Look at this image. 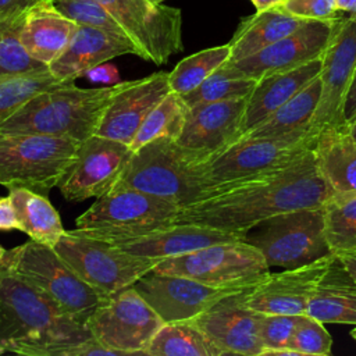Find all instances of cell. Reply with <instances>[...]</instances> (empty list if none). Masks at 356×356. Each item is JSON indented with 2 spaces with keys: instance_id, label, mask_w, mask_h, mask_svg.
Here are the masks:
<instances>
[{
  "instance_id": "36",
  "label": "cell",
  "mask_w": 356,
  "mask_h": 356,
  "mask_svg": "<svg viewBox=\"0 0 356 356\" xmlns=\"http://www.w3.org/2000/svg\"><path fill=\"white\" fill-rule=\"evenodd\" d=\"M24 17L19 19L0 21V78L49 71L46 64L28 54L19 39Z\"/></svg>"
},
{
  "instance_id": "10",
  "label": "cell",
  "mask_w": 356,
  "mask_h": 356,
  "mask_svg": "<svg viewBox=\"0 0 356 356\" xmlns=\"http://www.w3.org/2000/svg\"><path fill=\"white\" fill-rule=\"evenodd\" d=\"M246 235L264 256L270 267L293 268L313 263L331 253L325 232L323 207L300 209L274 216Z\"/></svg>"
},
{
  "instance_id": "45",
  "label": "cell",
  "mask_w": 356,
  "mask_h": 356,
  "mask_svg": "<svg viewBox=\"0 0 356 356\" xmlns=\"http://www.w3.org/2000/svg\"><path fill=\"white\" fill-rule=\"evenodd\" d=\"M356 115V70L353 74V78L350 81L346 97H345V104H343V120L345 122L349 121L352 117Z\"/></svg>"
},
{
  "instance_id": "6",
  "label": "cell",
  "mask_w": 356,
  "mask_h": 356,
  "mask_svg": "<svg viewBox=\"0 0 356 356\" xmlns=\"http://www.w3.org/2000/svg\"><path fill=\"white\" fill-rule=\"evenodd\" d=\"M79 145L64 136L0 132V185L47 195L75 161Z\"/></svg>"
},
{
  "instance_id": "35",
  "label": "cell",
  "mask_w": 356,
  "mask_h": 356,
  "mask_svg": "<svg viewBox=\"0 0 356 356\" xmlns=\"http://www.w3.org/2000/svg\"><path fill=\"white\" fill-rule=\"evenodd\" d=\"M256 85V79L243 76L227 64L221 65L206 78L195 90L182 96L188 107L204 103L248 99Z\"/></svg>"
},
{
  "instance_id": "8",
  "label": "cell",
  "mask_w": 356,
  "mask_h": 356,
  "mask_svg": "<svg viewBox=\"0 0 356 356\" xmlns=\"http://www.w3.org/2000/svg\"><path fill=\"white\" fill-rule=\"evenodd\" d=\"M53 249L85 282L108 296L132 285L163 260L134 254L76 228L65 231Z\"/></svg>"
},
{
  "instance_id": "50",
  "label": "cell",
  "mask_w": 356,
  "mask_h": 356,
  "mask_svg": "<svg viewBox=\"0 0 356 356\" xmlns=\"http://www.w3.org/2000/svg\"><path fill=\"white\" fill-rule=\"evenodd\" d=\"M6 252H7V250L0 245V263H1V260H3V257H4V254H6Z\"/></svg>"
},
{
  "instance_id": "14",
  "label": "cell",
  "mask_w": 356,
  "mask_h": 356,
  "mask_svg": "<svg viewBox=\"0 0 356 356\" xmlns=\"http://www.w3.org/2000/svg\"><path fill=\"white\" fill-rule=\"evenodd\" d=\"M314 140H282L241 135L221 153L203 163L211 185L239 181L280 168L300 157Z\"/></svg>"
},
{
  "instance_id": "4",
  "label": "cell",
  "mask_w": 356,
  "mask_h": 356,
  "mask_svg": "<svg viewBox=\"0 0 356 356\" xmlns=\"http://www.w3.org/2000/svg\"><path fill=\"white\" fill-rule=\"evenodd\" d=\"M113 188H131L179 209L210 195L216 186L203 164L193 160L172 138H159L135 150Z\"/></svg>"
},
{
  "instance_id": "39",
  "label": "cell",
  "mask_w": 356,
  "mask_h": 356,
  "mask_svg": "<svg viewBox=\"0 0 356 356\" xmlns=\"http://www.w3.org/2000/svg\"><path fill=\"white\" fill-rule=\"evenodd\" d=\"M332 338L317 318L303 313L299 316L288 349L293 356H328Z\"/></svg>"
},
{
  "instance_id": "22",
  "label": "cell",
  "mask_w": 356,
  "mask_h": 356,
  "mask_svg": "<svg viewBox=\"0 0 356 356\" xmlns=\"http://www.w3.org/2000/svg\"><path fill=\"white\" fill-rule=\"evenodd\" d=\"M241 239H246V235L196 224H171L140 236L110 243L134 254L167 259L182 256L214 243Z\"/></svg>"
},
{
  "instance_id": "43",
  "label": "cell",
  "mask_w": 356,
  "mask_h": 356,
  "mask_svg": "<svg viewBox=\"0 0 356 356\" xmlns=\"http://www.w3.org/2000/svg\"><path fill=\"white\" fill-rule=\"evenodd\" d=\"M85 78H88L90 82H100V83H118L120 82V72L118 70L108 64V63H102L90 70H88L83 74Z\"/></svg>"
},
{
  "instance_id": "19",
  "label": "cell",
  "mask_w": 356,
  "mask_h": 356,
  "mask_svg": "<svg viewBox=\"0 0 356 356\" xmlns=\"http://www.w3.org/2000/svg\"><path fill=\"white\" fill-rule=\"evenodd\" d=\"M338 18L327 21L309 19L261 51L238 61H227L225 64L238 74L256 81L273 72L300 67L321 57Z\"/></svg>"
},
{
  "instance_id": "16",
  "label": "cell",
  "mask_w": 356,
  "mask_h": 356,
  "mask_svg": "<svg viewBox=\"0 0 356 356\" xmlns=\"http://www.w3.org/2000/svg\"><path fill=\"white\" fill-rule=\"evenodd\" d=\"M132 285L164 323L193 320L224 296L245 291L213 286L185 275L153 270Z\"/></svg>"
},
{
  "instance_id": "46",
  "label": "cell",
  "mask_w": 356,
  "mask_h": 356,
  "mask_svg": "<svg viewBox=\"0 0 356 356\" xmlns=\"http://www.w3.org/2000/svg\"><path fill=\"white\" fill-rule=\"evenodd\" d=\"M339 263L345 267V270L349 273V275L356 281V250L342 252L335 254Z\"/></svg>"
},
{
  "instance_id": "28",
  "label": "cell",
  "mask_w": 356,
  "mask_h": 356,
  "mask_svg": "<svg viewBox=\"0 0 356 356\" xmlns=\"http://www.w3.org/2000/svg\"><path fill=\"white\" fill-rule=\"evenodd\" d=\"M306 314L324 323L356 325V281L338 259L317 284Z\"/></svg>"
},
{
  "instance_id": "51",
  "label": "cell",
  "mask_w": 356,
  "mask_h": 356,
  "mask_svg": "<svg viewBox=\"0 0 356 356\" xmlns=\"http://www.w3.org/2000/svg\"><path fill=\"white\" fill-rule=\"evenodd\" d=\"M350 334H352V338L356 341V327L352 330V332H350Z\"/></svg>"
},
{
  "instance_id": "49",
  "label": "cell",
  "mask_w": 356,
  "mask_h": 356,
  "mask_svg": "<svg viewBox=\"0 0 356 356\" xmlns=\"http://www.w3.org/2000/svg\"><path fill=\"white\" fill-rule=\"evenodd\" d=\"M343 127H345V129L348 131V134H349L352 138L356 139V115L352 117L349 121H346V122L343 124Z\"/></svg>"
},
{
  "instance_id": "9",
  "label": "cell",
  "mask_w": 356,
  "mask_h": 356,
  "mask_svg": "<svg viewBox=\"0 0 356 356\" xmlns=\"http://www.w3.org/2000/svg\"><path fill=\"white\" fill-rule=\"evenodd\" d=\"M153 271L235 289L252 288L271 273L261 252L246 239L214 243L182 256L163 259Z\"/></svg>"
},
{
  "instance_id": "31",
  "label": "cell",
  "mask_w": 356,
  "mask_h": 356,
  "mask_svg": "<svg viewBox=\"0 0 356 356\" xmlns=\"http://www.w3.org/2000/svg\"><path fill=\"white\" fill-rule=\"evenodd\" d=\"M147 356H222L225 355L192 321L164 323L149 346Z\"/></svg>"
},
{
  "instance_id": "26",
  "label": "cell",
  "mask_w": 356,
  "mask_h": 356,
  "mask_svg": "<svg viewBox=\"0 0 356 356\" xmlns=\"http://www.w3.org/2000/svg\"><path fill=\"white\" fill-rule=\"evenodd\" d=\"M316 163L332 195L356 193V139L343 125L317 135L313 145Z\"/></svg>"
},
{
  "instance_id": "52",
  "label": "cell",
  "mask_w": 356,
  "mask_h": 356,
  "mask_svg": "<svg viewBox=\"0 0 356 356\" xmlns=\"http://www.w3.org/2000/svg\"><path fill=\"white\" fill-rule=\"evenodd\" d=\"M150 1H153V3H164L165 0H150Z\"/></svg>"
},
{
  "instance_id": "42",
  "label": "cell",
  "mask_w": 356,
  "mask_h": 356,
  "mask_svg": "<svg viewBox=\"0 0 356 356\" xmlns=\"http://www.w3.org/2000/svg\"><path fill=\"white\" fill-rule=\"evenodd\" d=\"M42 0H0V21L22 18Z\"/></svg>"
},
{
  "instance_id": "27",
  "label": "cell",
  "mask_w": 356,
  "mask_h": 356,
  "mask_svg": "<svg viewBox=\"0 0 356 356\" xmlns=\"http://www.w3.org/2000/svg\"><path fill=\"white\" fill-rule=\"evenodd\" d=\"M320 92L321 81L317 76L243 135L282 140H314L310 136V124L320 100Z\"/></svg>"
},
{
  "instance_id": "7",
  "label": "cell",
  "mask_w": 356,
  "mask_h": 356,
  "mask_svg": "<svg viewBox=\"0 0 356 356\" xmlns=\"http://www.w3.org/2000/svg\"><path fill=\"white\" fill-rule=\"evenodd\" d=\"M179 207L157 196L111 188L76 218V229L107 242L135 238L174 224Z\"/></svg>"
},
{
  "instance_id": "53",
  "label": "cell",
  "mask_w": 356,
  "mask_h": 356,
  "mask_svg": "<svg viewBox=\"0 0 356 356\" xmlns=\"http://www.w3.org/2000/svg\"><path fill=\"white\" fill-rule=\"evenodd\" d=\"M1 353H4V350L0 348V355H1Z\"/></svg>"
},
{
  "instance_id": "21",
  "label": "cell",
  "mask_w": 356,
  "mask_h": 356,
  "mask_svg": "<svg viewBox=\"0 0 356 356\" xmlns=\"http://www.w3.org/2000/svg\"><path fill=\"white\" fill-rule=\"evenodd\" d=\"M170 92L168 72L165 71L128 81L107 107L96 135L129 145L147 114Z\"/></svg>"
},
{
  "instance_id": "30",
  "label": "cell",
  "mask_w": 356,
  "mask_h": 356,
  "mask_svg": "<svg viewBox=\"0 0 356 356\" xmlns=\"http://www.w3.org/2000/svg\"><path fill=\"white\" fill-rule=\"evenodd\" d=\"M8 196L19 222V231L32 241L54 248L65 229L47 195L28 188H10Z\"/></svg>"
},
{
  "instance_id": "3",
  "label": "cell",
  "mask_w": 356,
  "mask_h": 356,
  "mask_svg": "<svg viewBox=\"0 0 356 356\" xmlns=\"http://www.w3.org/2000/svg\"><path fill=\"white\" fill-rule=\"evenodd\" d=\"M127 82L92 89L67 82L39 92L0 124V132L43 134L82 142L96 134L107 107Z\"/></svg>"
},
{
  "instance_id": "47",
  "label": "cell",
  "mask_w": 356,
  "mask_h": 356,
  "mask_svg": "<svg viewBox=\"0 0 356 356\" xmlns=\"http://www.w3.org/2000/svg\"><path fill=\"white\" fill-rule=\"evenodd\" d=\"M342 14H356V0H335Z\"/></svg>"
},
{
  "instance_id": "11",
  "label": "cell",
  "mask_w": 356,
  "mask_h": 356,
  "mask_svg": "<svg viewBox=\"0 0 356 356\" xmlns=\"http://www.w3.org/2000/svg\"><path fill=\"white\" fill-rule=\"evenodd\" d=\"M134 43L138 57L165 64L184 49L179 8L150 0H97Z\"/></svg>"
},
{
  "instance_id": "38",
  "label": "cell",
  "mask_w": 356,
  "mask_h": 356,
  "mask_svg": "<svg viewBox=\"0 0 356 356\" xmlns=\"http://www.w3.org/2000/svg\"><path fill=\"white\" fill-rule=\"evenodd\" d=\"M53 3L63 14L78 25L99 28L117 38L128 39L120 24L97 0H53Z\"/></svg>"
},
{
  "instance_id": "15",
  "label": "cell",
  "mask_w": 356,
  "mask_h": 356,
  "mask_svg": "<svg viewBox=\"0 0 356 356\" xmlns=\"http://www.w3.org/2000/svg\"><path fill=\"white\" fill-rule=\"evenodd\" d=\"M132 149L115 139L92 135L81 142L72 165L58 182L65 200L79 203L107 193L127 167Z\"/></svg>"
},
{
  "instance_id": "41",
  "label": "cell",
  "mask_w": 356,
  "mask_h": 356,
  "mask_svg": "<svg viewBox=\"0 0 356 356\" xmlns=\"http://www.w3.org/2000/svg\"><path fill=\"white\" fill-rule=\"evenodd\" d=\"M277 7L293 17L307 21H327L342 15L335 0H284Z\"/></svg>"
},
{
  "instance_id": "18",
  "label": "cell",
  "mask_w": 356,
  "mask_h": 356,
  "mask_svg": "<svg viewBox=\"0 0 356 356\" xmlns=\"http://www.w3.org/2000/svg\"><path fill=\"white\" fill-rule=\"evenodd\" d=\"M246 99L189 107L177 143L197 163H206L242 135Z\"/></svg>"
},
{
  "instance_id": "5",
  "label": "cell",
  "mask_w": 356,
  "mask_h": 356,
  "mask_svg": "<svg viewBox=\"0 0 356 356\" xmlns=\"http://www.w3.org/2000/svg\"><path fill=\"white\" fill-rule=\"evenodd\" d=\"M1 264L83 324L110 298L85 282L53 248L32 239L7 250Z\"/></svg>"
},
{
  "instance_id": "20",
  "label": "cell",
  "mask_w": 356,
  "mask_h": 356,
  "mask_svg": "<svg viewBox=\"0 0 356 356\" xmlns=\"http://www.w3.org/2000/svg\"><path fill=\"white\" fill-rule=\"evenodd\" d=\"M261 316L243 303V291H239L224 296L189 321L197 325L225 355L261 356Z\"/></svg>"
},
{
  "instance_id": "32",
  "label": "cell",
  "mask_w": 356,
  "mask_h": 356,
  "mask_svg": "<svg viewBox=\"0 0 356 356\" xmlns=\"http://www.w3.org/2000/svg\"><path fill=\"white\" fill-rule=\"evenodd\" d=\"M188 110L189 107L184 102L182 96L170 92L145 118L129 143L132 152L159 138L177 139L184 128Z\"/></svg>"
},
{
  "instance_id": "17",
  "label": "cell",
  "mask_w": 356,
  "mask_h": 356,
  "mask_svg": "<svg viewBox=\"0 0 356 356\" xmlns=\"http://www.w3.org/2000/svg\"><path fill=\"white\" fill-rule=\"evenodd\" d=\"M335 259L337 256L330 253L309 264L270 273L259 284L243 291V303L261 314H303L317 284Z\"/></svg>"
},
{
  "instance_id": "34",
  "label": "cell",
  "mask_w": 356,
  "mask_h": 356,
  "mask_svg": "<svg viewBox=\"0 0 356 356\" xmlns=\"http://www.w3.org/2000/svg\"><path fill=\"white\" fill-rule=\"evenodd\" d=\"M231 56L229 43L209 47L182 58L168 72L170 89L181 96L195 90L206 78L224 65Z\"/></svg>"
},
{
  "instance_id": "23",
  "label": "cell",
  "mask_w": 356,
  "mask_h": 356,
  "mask_svg": "<svg viewBox=\"0 0 356 356\" xmlns=\"http://www.w3.org/2000/svg\"><path fill=\"white\" fill-rule=\"evenodd\" d=\"M124 54L138 56L128 39L117 38L99 28L78 25L68 46L49 64V71L63 83L74 82L88 70Z\"/></svg>"
},
{
  "instance_id": "33",
  "label": "cell",
  "mask_w": 356,
  "mask_h": 356,
  "mask_svg": "<svg viewBox=\"0 0 356 356\" xmlns=\"http://www.w3.org/2000/svg\"><path fill=\"white\" fill-rule=\"evenodd\" d=\"M321 207L331 253L356 250V193L331 195Z\"/></svg>"
},
{
  "instance_id": "48",
  "label": "cell",
  "mask_w": 356,
  "mask_h": 356,
  "mask_svg": "<svg viewBox=\"0 0 356 356\" xmlns=\"http://www.w3.org/2000/svg\"><path fill=\"white\" fill-rule=\"evenodd\" d=\"M256 8V11H263L271 7L278 6L280 3H282L284 0H250Z\"/></svg>"
},
{
  "instance_id": "40",
  "label": "cell",
  "mask_w": 356,
  "mask_h": 356,
  "mask_svg": "<svg viewBox=\"0 0 356 356\" xmlns=\"http://www.w3.org/2000/svg\"><path fill=\"white\" fill-rule=\"evenodd\" d=\"M300 316V314H299ZM299 316L293 314H263L260 320V339L263 355H288L293 353L288 349L293 335Z\"/></svg>"
},
{
  "instance_id": "12",
  "label": "cell",
  "mask_w": 356,
  "mask_h": 356,
  "mask_svg": "<svg viewBox=\"0 0 356 356\" xmlns=\"http://www.w3.org/2000/svg\"><path fill=\"white\" fill-rule=\"evenodd\" d=\"M163 324L134 285L110 295L88 320L93 338L122 356L143 355Z\"/></svg>"
},
{
  "instance_id": "24",
  "label": "cell",
  "mask_w": 356,
  "mask_h": 356,
  "mask_svg": "<svg viewBox=\"0 0 356 356\" xmlns=\"http://www.w3.org/2000/svg\"><path fill=\"white\" fill-rule=\"evenodd\" d=\"M320 70L321 58L318 57L300 67L273 72L259 78L252 93L246 99L242 118V135L307 86L318 76Z\"/></svg>"
},
{
  "instance_id": "2",
  "label": "cell",
  "mask_w": 356,
  "mask_h": 356,
  "mask_svg": "<svg viewBox=\"0 0 356 356\" xmlns=\"http://www.w3.org/2000/svg\"><path fill=\"white\" fill-rule=\"evenodd\" d=\"M0 348L26 356H122L1 263Z\"/></svg>"
},
{
  "instance_id": "25",
  "label": "cell",
  "mask_w": 356,
  "mask_h": 356,
  "mask_svg": "<svg viewBox=\"0 0 356 356\" xmlns=\"http://www.w3.org/2000/svg\"><path fill=\"white\" fill-rule=\"evenodd\" d=\"M78 24L63 14L53 0H42L24 17L19 39L28 54L49 67L68 46Z\"/></svg>"
},
{
  "instance_id": "29",
  "label": "cell",
  "mask_w": 356,
  "mask_h": 356,
  "mask_svg": "<svg viewBox=\"0 0 356 356\" xmlns=\"http://www.w3.org/2000/svg\"><path fill=\"white\" fill-rule=\"evenodd\" d=\"M306 21L307 19H302L282 11L277 6L263 11H256L239 24L228 42L231 47L228 61H238L261 51L284 36L292 33Z\"/></svg>"
},
{
  "instance_id": "1",
  "label": "cell",
  "mask_w": 356,
  "mask_h": 356,
  "mask_svg": "<svg viewBox=\"0 0 356 356\" xmlns=\"http://www.w3.org/2000/svg\"><path fill=\"white\" fill-rule=\"evenodd\" d=\"M331 195L312 146L280 168L216 186L206 197L181 207L174 224H196L246 235L274 216L321 207Z\"/></svg>"
},
{
  "instance_id": "13",
  "label": "cell",
  "mask_w": 356,
  "mask_h": 356,
  "mask_svg": "<svg viewBox=\"0 0 356 356\" xmlns=\"http://www.w3.org/2000/svg\"><path fill=\"white\" fill-rule=\"evenodd\" d=\"M320 58L321 92L310 124L313 139L328 128L345 124V97L356 70V14H342L337 19L331 39Z\"/></svg>"
},
{
  "instance_id": "37",
  "label": "cell",
  "mask_w": 356,
  "mask_h": 356,
  "mask_svg": "<svg viewBox=\"0 0 356 356\" xmlns=\"http://www.w3.org/2000/svg\"><path fill=\"white\" fill-rule=\"evenodd\" d=\"M50 71L0 78V124L17 113L29 99L39 92L58 86Z\"/></svg>"
},
{
  "instance_id": "44",
  "label": "cell",
  "mask_w": 356,
  "mask_h": 356,
  "mask_svg": "<svg viewBox=\"0 0 356 356\" xmlns=\"http://www.w3.org/2000/svg\"><path fill=\"white\" fill-rule=\"evenodd\" d=\"M19 229V222L10 196L0 197V231Z\"/></svg>"
}]
</instances>
